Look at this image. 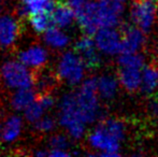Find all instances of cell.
<instances>
[{
  "label": "cell",
  "mask_w": 158,
  "mask_h": 157,
  "mask_svg": "<svg viewBox=\"0 0 158 157\" xmlns=\"http://www.w3.org/2000/svg\"><path fill=\"white\" fill-rule=\"evenodd\" d=\"M55 122L53 118H39L35 122V128H37L39 131H50L54 128Z\"/></svg>",
  "instance_id": "4316f807"
},
{
  "label": "cell",
  "mask_w": 158,
  "mask_h": 157,
  "mask_svg": "<svg viewBox=\"0 0 158 157\" xmlns=\"http://www.w3.org/2000/svg\"><path fill=\"white\" fill-rule=\"evenodd\" d=\"M158 86V66L156 63H150L143 67L141 88L144 94H152Z\"/></svg>",
  "instance_id": "2e32d148"
},
{
  "label": "cell",
  "mask_w": 158,
  "mask_h": 157,
  "mask_svg": "<svg viewBox=\"0 0 158 157\" xmlns=\"http://www.w3.org/2000/svg\"><path fill=\"white\" fill-rule=\"evenodd\" d=\"M44 38H45L46 43L53 48H64L69 42L68 36L64 34L57 26H51L45 31Z\"/></svg>",
  "instance_id": "44dd1931"
},
{
  "label": "cell",
  "mask_w": 158,
  "mask_h": 157,
  "mask_svg": "<svg viewBox=\"0 0 158 157\" xmlns=\"http://www.w3.org/2000/svg\"><path fill=\"white\" fill-rule=\"evenodd\" d=\"M50 147L56 150H66L70 147V141L63 134H56L50 139Z\"/></svg>",
  "instance_id": "484cf974"
},
{
  "label": "cell",
  "mask_w": 158,
  "mask_h": 157,
  "mask_svg": "<svg viewBox=\"0 0 158 157\" xmlns=\"http://www.w3.org/2000/svg\"><path fill=\"white\" fill-rule=\"evenodd\" d=\"M52 17L53 25L59 28H64L72 23L75 17V12L68 0H56L54 1Z\"/></svg>",
  "instance_id": "7c38bea8"
},
{
  "label": "cell",
  "mask_w": 158,
  "mask_h": 157,
  "mask_svg": "<svg viewBox=\"0 0 158 157\" xmlns=\"http://www.w3.org/2000/svg\"><path fill=\"white\" fill-rule=\"evenodd\" d=\"M153 1H154V2H156V3H157V2H158V0H153Z\"/></svg>",
  "instance_id": "d6a6232c"
},
{
  "label": "cell",
  "mask_w": 158,
  "mask_h": 157,
  "mask_svg": "<svg viewBox=\"0 0 158 157\" xmlns=\"http://www.w3.org/2000/svg\"><path fill=\"white\" fill-rule=\"evenodd\" d=\"M121 54H132L139 51L145 42L144 31L140 28L125 23L122 25Z\"/></svg>",
  "instance_id": "9c48e42d"
},
{
  "label": "cell",
  "mask_w": 158,
  "mask_h": 157,
  "mask_svg": "<svg viewBox=\"0 0 158 157\" xmlns=\"http://www.w3.org/2000/svg\"><path fill=\"white\" fill-rule=\"evenodd\" d=\"M148 108L151 110V113L154 116H158V100H153L148 105Z\"/></svg>",
  "instance_id": "4dcf8cb0"
},
{
  "label": "cell",
  "mask_w": 158,
  "mask_h": 157,
  "mask_svg": "<svg viewBox=\"0 0 158 157\" xmlns=\"http://www.w3.org/2000/svg\"><path fill=\"white\" fill-rule=\"evenodd\" d=\"M156 2L153 0H133L130 9V16L133 24L144 32H148L156 17Z\"/></svg>",
  "instance_id": "3957f363"
},
{
  "label": "cell",
  "mask_w": 158,
  "mask_h": 157,
  "mask_svg": "<svg viewBox=\"0 0 158 157\" xmlns=\"http://www.w3.org/2000/svg\"><path fill=\"white\" fill-rule=\"evenodd\" d=\"M46 52L40 46H33L19 54V60L25 66L40 67L46 61Z\"/></svg>",
  "instance_id": "9a60e30c"
},
{
  "label": "cell",
  "mask_w": 158,
  "mask_h": 157,
  "mask_svg": "<svg viewBox=\"0 0 158 157\" xmlns=\"http://www.w3.org/2000/svg\"><path fill=\"white\" fill-rule=\"evenodd\" d=\"M44 111H45V109L42 107L41 103L35 99V101L25 109V116L28 121L33 123V122H37L39 118H41Z\"/></svg>",
  "instance_id": "d4e9b609"
},
{
  "label": "cell",
  "mask_w": 158,
  "mask_h": 157,
  "mask_svg": "<svg viewBox=\"0 0 158 157\" xmlns=\"http://www.w3.org/2000/svg\"><path fill=\"white\" fill-rule=\"evenodd\" d=\"M75 17L82 31L85 35L94 37L98 31V28L100 27L98 19L97 2L88 1L86 6L75 14Z\"/></svg>",
  "instance_id": "30bf717a"
},
{
  "label": "cell",
  "mask_w": 158,
  "mask_h": 157,
  "mask_svg": "<svg viewBox=\"0 0 158 157\" xmlns=\"http://www.w3.org/2000/svg\"><path fill=\"white\" fill-rule=\"evenodd\" d=\"M2 76L10 87L14 88H30L35 79L28 71L24 64L9 61L2 67Z\"/></svg>",
  "instance_id": "5b68a950"
},
{
  "label": "cell",
  "mask_w": 158,
  "mask_h": 157,
  "mask_svg": "<svg viewBox=\"0 0 158 157\" xmlns=\"http://www.w3.org/2000/svg\"><path fill=\"white\" fill-rule=\"evenodd\" d=\"M117 78L124 88L129 93H135L142 84V74L139 68L121 66L117 70Z\"/></svg>",
  "instance_id": "4fadbf2b"
},
{
  "label": "cell",
  "mask_w": 158,
  "mask_h": 157,
  "mask_svg": "<svg viewBox=\"0 0 158 157\" xmlns=\"http://www.w3.org/2000/svg\"><path fill=\"white\" fill-rule=\"evenodd\" d=\"M51 10H44L41 12L33 13L29 15L30 23H31L33 29L38 32H44L52 26L53 17Z\"/></svg>",
  "instance_id": "ffe728a7"
},
{
  "label": "cell",
  "mask_w": 158,
  "mask_h": 157,
  "mask_svg": "<svg viewBox=\"0 0 158 157\" xmlns=\"http://www.w3.org/2000/svg\"><path fill=\"white\" fill-rule=\"evenodd\" d=\"M17 24L8 16L0 17V44L10 45L17 37Z\"/></svg>",
  "instance_id": "5bb4252c"
},
{
  "label": "cell",
  "mask_w": 158,
  "mask_h": 157,
  "mask_svg": "<svg viewBox=\"0 0 158 157\" xmlns=\"http://www.w3.org/2000/svg\"><path fill=\"white\" fill-rule=\"evenodd\" d=\"M59 122L74 139H80L85 131V121L82 118L77 94H67L59 105Z\"/></svg>",
  "instance_id": "6da1fadb"
},
{
  "label": "cell",
  "mask_w": 158,
  "mask_h": 157,
  "mask_svg": "<svg viewBox=\"0 0 158 157\" xmlns=\"http://www.w3.org/2000/svg\"><path fill=\"white\" fill-rule=\"evenodd\" d=\"M35 99V94L30 88H19L12 98V105L14 109L22 111L25 110Z\"/></svg>",
  "instance_id": "7402d4cb"
},
{
  "label": "cell",
  "mask_w": 158,
  "mask_h": 157,
  "mask_svg": "<svg viewBox=\"0 0 158 157\" xmlns=\"http://www.w3.org/2000/svg\"><path fill=\"white\" fill-rule=\"evenodd\" d=\"M115 1H117V2H121V3H124V2H125L126 0H115Z\"/></svg>",
  "instance_id": "1f68e13d"
},
{
  "label": "cell",
  "mask_w": 158,
  "mask_h": 157,
  "mask_svg": "<svg viewBox=\"0 0 158 157\" xmlns=\"http://www.w3.org/2000/svg\"><path fill=\"white\" fill-rule=\"evenodd\" d=\"M95 42L97 48L106 54L121 53L122 39L118 32L110 27H102L95 35Z\"/></svg>",
  "instance_id": "8fae6325"
},
{
  "label": "cell",
  "mask_w": 158,
  "mask_h": 157,
  "mask_svg": "<svg viewBox=\"0 0 158 157\" xmlns=\"http://www.w3.org/2000/svg\"><path fill=\"white\" fill-rule=\"evenodd\" d=\"M23 12L27 14L41 12L44 10L54 9V2L52 0H23Z\"/></svg>",
  "instance_id": "603a6c76"
},
{
  "label": "cell",
  "mask_w": 158,
  "mask_h": 157,
  "mask_svg": "<svg viewBox=\"0 0 158 157\" xmlns=\"http://www.w3.org/2000/svg\"><path fill=\"white\" fill-rule=\"evenodd\" d=\"M58 73L70 85H77L84 76V64L77 53L67 52L58 65Z\"/></svg>",
  "instance_id": "277c9868"
},
{
  "label": "cell",
  "mask_w": 158,
  "mask_h": 157,
  "mask_svg": "<svg viewBox=\"0 0 158 157\" xmlns=\"http://www.w3.org/2000/svg\"><path fill=\"white\" fill-rule=\"evenodd\" d=\"M35 100L39 101L42 105V107L45 110H48L54 105V98L51 96L48 93H42L38 97H35Z\"/></svg>",
  "instance_id": "83f0119b"
},
{
  "label": "cell",
  "mask_w": 158,
  "mask_h": 157,
  "mask_svg": "<svg viewBox=\"0 0 158 157\" xmlns=\"http://www.w3.org/2000/svg\"><path fill=\"white\" fill-rule=\"evenodd\" d=\"M22 128V119L19 116H12L0 127V137L6 142H11L19 137Z\"/></svg>",
  "instance_id": "d6986e66"
},
{
  "label": "cell",
  "mask_w": 158,
  "mask_h": 157,
  "mask_svg": "<svg viewBox=\"0 0 158 157\" xmlns=\"http://www.w3.org/2000/svg\"><path fill=\"white\" fill-rule=\"evenodd\" d=\"M124 3L115 0H99L98 6V19L100 27H115L118 25L121 15L123 14Z\"/></svg>",
  "instance_id": "ba28073f"
},
{
  "label": "cell",
  "mask_w": 158,
  "mask_h": 157,
  "mask_svg": "<svg viewBox=\"0 0 158 157\" xmlns=\"http://www.w3.org/2000/svg\"><path fill=\"white\" fill-rule=\"evenodd\" d=\"M98 94L103 100H111L117 92V82L112 76H102L97 80Z\"/></svg>",
  "instance_id": "e0dca14e"
},
{
  "label": "cell",
  "mask_w": 158,
  "mask_h": 157,
  "mask_svg": "<svg viewBox=\"0 0 158 157\" xmlns=\"http://www.w3.org/2000/svg\"><path fill=\"white\" fill-rule=\"evenodd\" d=\"M119 66L124 67H132V68H141L144 67V58L142 55L135 54H121V56L117 59Z\"/></svg>",
  "instance_id": "cb8c5ba5"
},
{
  "label": "cell",
  "mask_w": 158,
  "mask_h": 157,
  "mask_svg": "<svg viewBox=\"0 0 158 157\" xmlns=\"http://www.w3.org/2000/svg\"><path fill=\"white\" fill-rule=\"evenodd\" d=\"M88 1H89V0H68L70 6H72L73 10H74L75 14H77V12H80V11L86 6V3H87Z\"/></svg>",
  "instance_id": "f1b7e54d"
},
{
  "label": "cell",
  "mask_w": 158,
  "mask_h": 157,
  "mask_svg": "<svg viewBox=\"0 0 158 157\" xmlns=\"http://www.w3.org/2000/svg\"><path fill=\"white\" fill-rule=\"evenodd\" d=\"M96 42L93 36L85 35L75 43L74 52L82 59L84 66L89 70H96L101 65V58L96 50Z\"/></svg>",
  "instance_id": "52a82bcc"
},
{
  "label": "cell",
  "mask_w": 158,
  "mask_h": 157,
  "mask_svg": "<svg viewBox=\"0 0 158 157\" xmlns=\"http://www.w3.org/2000/svg\"><path fill=\"white\" fill-rule=\"evenodd\" d=\"M103 130H106L111 137L117 141H123L126 134V125L118 118H106L99 124Z\"/></svg>",
  "instance_id": "ac0fdd59"
},
{
  "label": "cell",
  "mask_w": 158,
  "mask_h": 157,
  "mask_svg": "<svg viewBox=\"0 0 158 157\" xmlns=\"http://www.w3.org/2000/svg\"><path fill=\"white\" fill-rule=\"evenodd\" d=\"M69 153L66 152L64 150H56V149H52V151L48 152V156H55V157H58V156H68Z\"/></svg>",
  "instance_id": "f546056e"
},
{
  "label": "cell",
  "mask_w": 158,
  "mask_h": 157,
  "mask_svg": "<svg viewBox=\"0 0 158 157\" xmlns=\"http://www.w3.org/2000/svg\"><path fill=\"white\" fill-rule=\"evenodd\" d=\"M98 95L97 80L94 78L86 80L77 93L80 112L85 123H93L99 118L100 109Z\"/></svg>",
  "instance_id": "7a4b0ae2"
},
{
  "label": "cell",
  "mask_w": 158,
  "mask_h": 157,
  "mask_svg": "<svg viewBox=\"0 0 158 157\" xmlns=\"http://www.w3.org/2000/svg\"><path fill=\"white\" fill-rule=\"evenodd\" d=\"M88 141L89 144L92 145L94 149L100 150L101 153L98 154L100 156H118V151L121 144L119 141L111 137L106 130L102 129L100 126L89 134L88 137Z\"/></svg>",
  "instance_id": "8992f818"
}]
</instances>
